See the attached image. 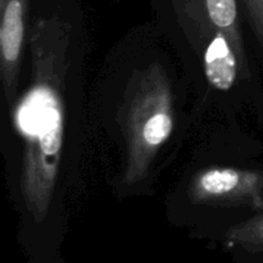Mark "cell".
<instances>
[{"mask_svg":"<svg viewBox=\"0 0 263 263\" xmlns=\"http://www.w3.org/2000/svg\"><path fill=\"white\" fill-rule=\"evenodd\" d=\"M123 100L120 123L127 146L123 181L138 184L148 176L174 130V97L163 67L151 63L135 72Z\"/></svg>","mask_w":263,"mask_h":263,"instance_id":"2","label":"cell"},{"mask_svg":"<svg viewBox=\"0 0 263 263\" xmlns=\"http://www.w3.org/2000/svg\"><path fill=\"white\" fill-rule=\"evenodd\" d=\"M71 33V25L55 15L33 22L32 80L13 110L23 139L21 192L36 221H43L50 208L61 164Z\"/></svg>","mask_w":263,"mask_h":263,"instance_id":"1","label":"cell"},{"mask_svg":"<svg viewBox=\"0 0 263 263\" xmlns=\"http://www.w3.org/2000/svg\"><path fill=\"white\" fill-rule=\"evenodd\" d=\"M229 236L238 243L263 248V211L247 222L234 226L229 231Z\"/></svg>","mask_w":263,"mask_h":263,"instance_id":"7","label":"cell"},{"mask_svg":"<svg viewBox=\"0 0 263 263\" xmlns=\"http://www.w3.org/2000/svg\"><path fill=\"white\" fill-rule=\"evenodd\" d=\"M30 0H0V72L5 99L14 103Z\"/></svg>","mask_w":263,"mask_h":263,"instance_id":"4","label":"cell"},{"mask_svg":"<svg viewBox=\"0 0 263 263\" xmlns=\"http://www.w3.org/2000/svg\"><path fill=\"white\" fill-rule=\"evenodd\" d=\"M203 63L208 82L221 91L231 89L240 72L236 51L222 32L213 33L207 40Z\"/></svg>","mask_w":263,"mask_h":263,"instance_id":"6","label":"cell"},{"mask_svg":"<svg viewBox=\"0 0 263 263\" xmlns=\"http://www.w3.org/2000/svg\"><path fill=\"white\" fill-rule=\"evenodd\" d=\"M189 198L194 204L263 211V172L236 167H210L193 177Z\"/></svg>","mask_w":263,"mask_h":263,"instance_id":"3","label":"cell"},{"mask_svg":"<svg viewBox=\"0 0 263 263\" xmlns=\"http://www.w3.org/2000/svg\"><path fill=\"white\" fill-rule=\"evenodd\" d=\"M257 35L263 44V0H243Z\"/></svg>","mask_w":263,"mask_h":263,"instance_id":"8","label":"cell"},{"mask_svg":"<svg viewBox=\"0 0 263 263\" xmlns=\"http://www.w3.org/2000/svg\"><path fill=\"white\" fill-rule=\"evenodd\" d=\"M181 7L184 14L199 30L208 33V39L216 32H222L228 36L238 55L241 76H248V63L241 39L236 0H181Z\"/></svg>","mask_w":263,"mask_h":263,"instance_id":"5","label":"cell"}]
</instances>
